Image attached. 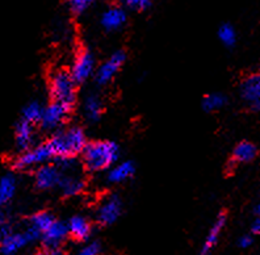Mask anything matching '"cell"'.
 <instances>
[{
	"label": "cell",
	"mask_w": 260,
	"mask_h": 255,
	"mask_svg": "<svg viewBox=\"0 0 260 255\" xmlns=\"http://www.w3.org/2000/svg\"><path fill=\"white\" fill-rule=\"evenodd\" d=\"M226 225V214L225 213H219L217 216L216 221L213 222L212 228H210L209 233L206 234L205 241H204L203 246H201L200 251H199V255H210L212 251L214 250V247L218 243V239L221 233H222L223 228Z\"/></svg>",
	"instance_id": "obj_13"
},
{
	"label": "cell",
	"mask_w": 260,
	"mask_h": 255,
	"mask_svg": "<svg viewBox=\"0 0 260 255\" xmlns=\"http://www.w3.org/2000/svg\"><path fill=\"white\" fill-rule=\"evenodd\" d=\"M67 236H69V230H67L66 224L55 220L51 224L50 228L41 234V239L45 249L48 251H51V250L59 249L60 246L63 245Z\"/></svg>",
	"instance_id": "obj_10"
},
{
	"label": "cell",
	"mask_w": 260,
	"mask_h": 255,
	"mask_svg": "<svg viewBox=\"0 0 260 255\" xmlns=\"http://www.w3.org/2000/svg\"><path fill=\"white\" fill-rule=\"evenodd\" d=\"M125 59H126V55H125L124 51H116L111 57L99 67L98 71L95 73V79L99 84H108L111 83L113 78L118 74V71L121 70V67L124 65Z\"/></svg>",
	"instance_id": "obj_8"
},
{
	"label": "cell",
	"mask_w": 260,
	"mask_h": 255,
	"mask_svg": "<svg viewBox=\"0 0 260 255\" xmlns=\"http://www.w3.org/2000/svg\"><path fill=\"white\" fill-rule=\"evenodd\" d=\"M12 232H13V229H12V227H11V225H8L7 222L2 224V225H0V243L3 242L4 239L10 236Z\"/></svg>",
	"instance_id": "obj_29"
},
{
	"label": "cell",
	"mask_w": 260,
	"mask_h": 255,
	"mask_svg": "<svg viewBox=\"0 0 260 255\" xmlns=\"http://www.w3.org/2000/svg\"><path fill=\"white\" fill-rule=\"evenodd\" d=\"M71 107L59 102H51L48 107L44 108L41 117V126L45 131H57L64 124L67 117L70 116Z\"/></svg>",
	"instance_id": "obj_5"
},
{
	"label": "cell",
	"mask_w": 260,
	"mask_h": 255,
	"mask_svg": "<svg viewBox=\"0 0 260 255\" xmlns=\"http://www.w3.org/2000/svg\"><path fill=\"white\" fill-rule=\"evenodd\" d=\"M252 243H254V239H252V237L251 236H248V234L242 236L238 241L239 247H242V249H248L250 246H252Z\"/></svg>",
	"instance_id": "obj_30"
},
{
	"label": "cell",
	"mask_w": 260,
	"mask_h": 255,
	"mask_svg": "<svg viewBox=\"0 0 260 255\" xmlns=\"http://www.w3.org/2000/svg\"><path fill=\"white\" fill-rule=\"evenodd\" d=\"M45 255H64V254L58 249V250H51V251H49L48 254H45Z\"/></svg>",
	"instance_id": "obj_32"
},
{
	"label": "cell",
	"mask_w": 260,
	"mask_h": 255,
	"mask_svg": "<svg viewBox=\"0 0 260 255\" xmlns=\"http://www.w3.org/2000/svg\"><path fill=\"white\" fill-rule=\"evenodd\" d=\"M95 57L89 50H82L76 54L70 74L76 83H84L95 74Z\"/></svg>",
	"instance_id": "obj_6"
},
{
	"label": "cell",
	"mask_w": 260,
	"mask_h": 255,
	"mask_svg": "<svg viewBox=\"0 0 260 255\" xmlns=\"http://www.w3.org/2000/svg\"><path fill=\"white\" fill-rule=\"evenodd\" d=\"M122 213V201L116 195H111L100 203L96 212V220L102 225H112Z\"/></svg>",
	"instance_id": "obj_7"
},
{
	"label": "cell",
	"mask_w": 260,
	"mask_h": 255,
	"mask_svg": "<svg viewBox=\"0 0 260 255\" xmlns=\"http://www.w3.org/2000/svg\"><path fill=\"white\" fill-rule=\"evenodd\" d=\"M67 230H69V236L76 241H87L92 233V225L84 216L76 214L71 217L67 222Z\"/></svg>",
	"instance_id": "obj_15"
},
{
	"label": "cell",
	"mask_w": 260,
	"mask_h": 255,
	"mask_svg": "<svg viewBox=\"0 0 260 255\" xmlns=\"http://www.w3.org/2000/svg\"><path fill=\"white\" fill-rule=\"evenodd\" d=\"M136 172V166L132 161H124V162L114 163L113 166L109 167L108 182L112 184H121V183L129 180Z\"/></svg>",
	"instance_id": "obj_16"
},
{
	"label": "cell",
	"mask_w": 260,
	"mask_h": 255,
	"mask_svg": "<svg viewBox=\"0 0 260 255\" xmlns=\"http://www.w3.org/2000/svg\"><path fill=\"white\" fill-rule=\"evenodd\" d=\"M125 7L133 11H145L151 4V0H124Z\"/></svg>",
	"instance_id": "obj_27"
},
{
	"label": "cell",
	"mask_w": 260,
	"mask_h": 255,
	"mask_svg": "<svg viewBox=\"0 0 260 255\" xmlns=\"http://www.w3.org/2000/svg\"><path fill=\"white\" fill-rule=\"evenodd\" d=\"M254 212H255V214H256V216H259V214H260V203H257V204L255 205Z\"/></svg>",
	"instance_id": "obj_33"
},
{
	"label": "cell",
	"mask_w": 260,
	"mask_h": 255,
	"mask_svg": "<svg viewBox=\"0 0 260 255\" xmlns=\"http://www.w3.org/2000/svg\"><path fill=\"white\" fill-rule=\"evenodd\" d=\"M218 39L225 46L230 48V46H234L237 42V32L230 24H223L218 29Z\"/></svg>",
	"instance_id": "obj_25"
},
{
	"label": "cell",
	"mask_w": 260,
	"mask_h": 255,
	"mask_svg": "<svg viewBox=\"0 0 260 255\" xmlns=\"http://www.w3.org/2000/svg\"><path fill=\"white\" fill-rule=\"evenodd\" d=\"M54 156L48 142L37 145V146H30L29 149L22 150L21 154L16 156L13 161V167L16 170H30L35 167H40L45 163H49Z\"/></svg>",
	"instance_id": "obj_4"
},
{
	"label": "cell",
	"mask_w": 260,
	"mask_h": 255,
	"mask_svg": "<svg viewBox=\"0 0 260 255\" xmlns=\"http://www.w3.org/2000/svg\"><path fill=\"white\" fill-rule=\"evenodd\" d=\"M58 187L60 188L62 194L67 198H70V196H76V195H79L80 192L84 189L86 187V182H84V179L82 178L80 175H78L74 171H69V172H63L62 176H60V180L58 183Z\"/></svg>",
	"instance_id": "obj_14"
},
{
	"label": "cell",
	"mask_w": 260,
	"mask_h": 255,
	"mask_svg": "<svg viewBox=\"0 0 260 255\" xmlns=\"http://www.w3.org/2000/svg\"><path fill=\"white\" fill-rule=\"evenodd\" d=\"M83 165L89 171H102L118 161L120 147L112 141H95L87 144L82 151Z\"/></svg>",
	"instance_id": "obj_1"
},
{
	"label": "cell",
	"mask_w": 260,
	"mask_h": 255,
	"mask_svg": "<svg viewBox=\"0 0 260 255\" xmlns=\"http://www.w3.org/2000/svg\"><path fill=\"white\" fill-rule=\"evenodd\" d=\"M62 176V172L58 169L57 165L45 163L42 166L37 167L35 175V184L40 189H50L58 185Z\"/></svg>",
	"instance_id": "obj_11"
},
{
	"label": "cell",
	"mask_w": 260,
	"mask_h": 255,
	"mask_svg": "<svg viewBox=\"0 0 260 255\" xmlns=\"http://www.w3.org/2000/svg\"><path fill=\"white\" fill-rule=\"evenodd\" d=\"M55 221L54 216L48 211L37 212L29 218V227L36 229L40 234H42L45 230H48L50 225Z\"/></svg>",
	"instance_id": "obj_22"
},
{
	"label": "cell",
	"mask_w": 260,
	"mask_h": 255,
	"mask_svg": "<svg viewBox=\"0 0 260 255\" xmlns=\"http://www.w3.org/2000/svg\"><path fill=\"white\" fill-rule=\"evenodd\" d=\"M54 156H76L87 145L86 134L79 126H70L57 132L48 141Z\"/></svg>",
	"instance_id": "obj_2"
},
{
	"label": "cell",
	"mask_w": 260,
	"mask_h": 255,
	"mask_svg": "<svg viewBox=\"0 0 260 255\" xmlns=\"http://www.w3.org/2000/svg\"><path fill=\"white\" fill-rule=\"evenodd\" d=\"M29 239L25 232H12L10 236L0 243V250L3 255H16L22 247L29 245Z\"/></svg>",
	"instance_id": "obj_17"
},
{
	"label": "cell",
	"mask_w": 260,
	"mask_h": 255,
	"mask_svg": "<svg viewBox=\"0 0 260 255\" xmlns=\"http://www.w3.org/2000/svg\"><path fill=\"white\" fill-rule=\"evenodd\" d=\"M226 102V96L222 95V93H209L206 95L203 100V108L204 111L206 112H214L221 109L222 107H225Z\"/></svg>",
	"instance_id": "obj_24"
},
{
	"label": "cell",
	"mask_w": 260,
	"mask_h": 255,
	"mask_svg": "<svg viewBox=\"0 0 260 255\" xmlns=\"http://www.w3.org/2000/svg\"><path fill=\"white\" fill-rule=\"evenodd\" d=\"M241 96L252 111L260 112V73L244 78L241 84Z\"/></svg>",
	"instance_id": "obj_9"
},
{
	"label": "cell",
	"mask_w": 260,
	"mask_h": 255,
	"mask_svg": "<svg viewBox=\"0 0 260 255\" xmlns=\"http://www.w3.org/2000/svg\"><path fill=\"white\" fill-rule=\"evenodd\" d=\"M67 3L74 15H82L93 6L95 0H67Z\"/></svg>",
	"instance_id": "obj_26"
},
{
	"label": "cell",
	"mask_w": 260,
	"mask_h": 255,
	"mask_svg": "<svg viewBox=\"0 0 260 255\" xmlns=\"http://www.w3.org/2000/svg\"><path fill=\"white\" fill-rule=\"evenodd\" d=\"M15 140H16L17 147L21 151L32 146L33 142H35V126H33V124L21 118V121H19V124L16 125Z\"/></svg>",
	"instance_id": "obj_18"
},
{
	"label": "cell",
	"mask_w": 260,
	"mask_h": 255,
	"mask_svg": "<svg viewBox=\"0 0 260 255\" xmlns=\"http://www.w3.org/2000/svg\"><path fill=\"white\" fill-rule=\"evenodd\" d=\"M126 12L121 7H109L100 16V24L107 32L118 30L126 24Z\"/></svg>",
	"instance_id": "obj_12"
},
{
	"label": "cell",
	"mask_w": 260,
	"mask_h": 255,
	"mask_svg": "<svg viewBox=\"0 0 260 255\" xmlns=\"http://www.w3.org/2000/svg\"><path fill=\"white\" fill-rule=\"evenodd\" d=\"M35 255H45L44 252H37V254H35Z\"/></svg>",
	"instance_id": "obj_35"
},
{
	"label": "cell",
	"mask_w": 260,
	"mask_h": 255,
	"mask_svg": "<svg viewBox=\"0 0 260 255\" xmlns=\"http://www.w3.org/2000/svg\"><path fill=\"white\" fill-rule=\"evenodd\" d=\"M102 252V245L99 242H89L78 251L76 255H100Z\"/></svg>",
	"instance_id": "obj_28"
},
{
	"label": "cell",
	"mask_w": 260,
	"mask_h": 255,
	"mask_svg": "<svg viewBox=\"0 0 260 255\" xmlns=\"http://www.w3.org/2000/svg\"><path fill=\"white\" fill-rule=\"evenodd\" d=\"M83 113L88 121H98L103 113V102L100 96L96 93H89L83 103Z\"/></svg>",
	"instance_id": "obj_19"
},
{
	"label": "cell",
	"mask_w": 260,
	"mask_h": 255,
	"mask_svg": "<svg viewBox=\"0 0 260 255\" xmlns=\"http://www.w3.org/2000/svg\"><path fill=\"white\" fill-rule=\"evenodd\" d=\"M42 113H44V107L38 102H32L22 109V120L35 125L41 121Z\"/></svg>",
	"instance_id": "obj_23"
},
{
	"label": "cell",
	"mask_w": 260,
	"mask_h": 255,
	"mask_svg": "<svg viewBox=\"0 0 260 255\" xmlns=\"http://www.w3.org/2000/svg\"><path fill=\"white\" fill-rule=\"evenodd\" d=\"M251 230H252V233L254 234H260V214L255 218L254 222H252Z\"/></svg>",
	"instance_id": "obj_31"
},
{
	"label": "cell",
	"mask_w": 260,
	"mask_h": 255,
	"mask_svg": "<svg viewBox=\"0 0 260 255\" xmlns=\"http://www.w3.org/2000/svg\"><path fill=\"white\" fill-rule=\"evenodd\" d=\"M257 154V149L252 142L242 141L235 146L233 151V161L235 163H248L255 160Z\"/></svg>",
	"instance_id": "obj_20"
},
{
	"label": "cell",
	"mask_w": 260,
	"mask_h": 255,
	"mask_svg": "<svg viewBox=\"0 0 260 255\" xmlns=\"http://www.w3.org/2000/svg\"><path fill=\"white\" fill-rule=\"evenodd\" d=\"M76 83L70 71L57 70L51 74L49 91L53 102H59L73 107L76 100Z\"/></svg>",
	"instance_id": "obj_3"
},
{
	"label": "cell",
	"mask_w": 260,
	"mask_h": 255,
	"mask_svg": "<svg viewBox=\"0 0 260 255\" xmlns=\"http://www.w3.org/2000/svg\"><path fill=\"white\" fill-rule=\"evenodd\" d=\"M6 222V217H4L3 213H0V225Z\"/></svg>",
	"instance_id": "obj_34"
},
{
	"label": "cell",
	"mask_w": 260,
	"mask_h": 255,
	"mask_svg": "<svg viewBox=\"0 0 260 255\" xmlns=\"http://www.w3.org/2000/svg\"><path fill=\"white\" fill-rule=\"evenodd\" d=\"M16 187V179L13 175H4L0 179V207H4L12 200Z\"/></svg>",
	"instance_id": "obj_21"
}]
</instances>
